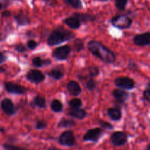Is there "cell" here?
I'll return each mask as SVG.
<instances>
[{
  "label": "cell",
  "mask_w": 150,
  "mask_h": 150,
  "mask_svg": "<svg viewBox=\"0 0 150 150\" xmlns=\"http://www.w3.org/2000/svg\"><path fill=\"white\" fill-rule=\"evenodd\" d=\"M87 48L91 53L98 59L107 64H113L116 61L115 54L105 45L97 40H90L87 43Z\"/></svg>",
  "instance_id": "6da1fadb"
},
{
  "label": "cell",
  "mask_w": 150,
  "mask_h": 150,
  "mask_svg": "<svg viewBox=\"0 0 150 150\" xmlns=\"http://www.w3.org/2000/svg\"><path fill=\"white\" fill-rule=\"evenodd\" d=\"M74 38V33L60 26V27L54 29L50 34L49 37L47 40V43L50 46H53V45H59L66 41L73 39Z\"/></svg>",
  "instance_id": "7a4b0ae2"
},
{
  "label": "cell",
  "mask_w": 150,
  "mask_h": 150,
  "mask_svg": "<svg viewBox=\"0 0 150 150\" xmlns=\"http://www.w3.org/2000/svg\"><path fill=\"white\" fill-rule=\"evenodd\" d=\"M111 23L119 29H127L131 26L133 21L125 15H117L111 18Z\"/></svg>",
  "instance_id": "3957f363"
},
{
  "label": "cell",
  "mask_w": 150,
  "mask_h": 150,
  "mask_svg": "<svg viewBox=\"0 0 150 150\" xmlns=\"http://www.w3.org/2000/svg\"><path fill=\"white\" fill-rule=\"evenodd\" d=\"M59 143L62 146H73L76 144V139L72 130H67L62 132L58 139Z\"/></svg>",
  "instance_id": "277c9868"
},
{
  "label": "cell",
  "mask_w": 150,
  "mask_h": 150,
  "mask_svg": "<svg viewBox=\"0 0 150 150\" xmlns=\"http://www.w3.org/2000/svg\"><path fill=\"white\" fill-rule=\"evenodd\" d=\"M72 48L70 45H65L55 48L52 53V57L59 61L66 60L71 53Z\"/></svg>",
  "instance_id": "5b68a950"
},
{
  "label": "cell",
  "mask_w": 150,
  "mask_h": 150,
  "mask_svg": "<svg viewBox=\"0 0 150 150\" xmlns=\"http://www.w3.org/2000/svg\"><path fill=\"white\" fill-rule=\"evenodd\" d=\"M114 83L117 87L122 89L131 90L136 86V82L129 77H118L114 80Z\"/></svg>",
  "instance_id": "8992f818"
},
{
  "label": "cell",
  "mask_w": 150,
  "mask_h": 150,
  "mask_svg": "<svg viewBox=\"0 0 150 150\" xmlns=\"http://www.w3.org/2000/svg\"><path fill=\"white\" fill-rule=\"evenodd\" d=\"M103 135V130L100 127L90 129L84 134L83 140L84 142H98Z\"/></svg>",
  "instance_id": "52a82bcc"
},
{
  "label": "cell",
  "mask_w": 150,
  "mask_h": 150,
  "mask_svg": "<svg viewBox=\"0 0 150 150\" xmlns=\"http://www.w3.org/2000/svg\"><path fill=\"white\" fill-rule=\"evenodd\" d=\"M111 144L115 146H124L127 142V135L125 132L116 131L112 133L110 138Z\"/></svg>",
  "instance_id": "ba28073f"
},
{
  "label": "cell",
  "mask_w": 150,
  "mask_h": 150,
  "mask_svg": "<svg viewBox=\"0 0 150 150\" xmlns=\"http://www.w3.org/2000/svg\"><path fill=\"white\" fill-rule=\"evenodd\" d=\"M26 79L31 83L38 84L45 80V76L42 72L38 70H31L26 74Z\"/></svg>",
  "instance_id": "9c48e42d"
},
{
  "label": "cell",
  "mask_w": 150,
  "mask_h": 150,
  "mask_svg": "<svg viewBox=\"0 0 150 150\" xmlns=\"http://www.w3.org/2000/svg\"><path fill=\"white\" fill-rule=\"evenodd\" d=\"M4 88L9 93L15 95H24L27 91V89L24 86L13 82H6L4 83Z\"/></svg>",
  "instance_id": "30bf717a"
},
{
  "label": "cell",
  "mask_w": 150,
  "mask_h": 150,
  "mask_svg": "<svg viewBox=\"0 0 150 150\" xmlns=\"http://www.w3.org/2000/svg\"><path fill=\"white\" fill-rule=\"evenodd\" d=\"M1 108L2 111L8 116H13L17 113V109L11 100L4 98L1 102Z\"/></svg>",
  "instance_id": "8fae6325"
},
{
  "label": "cell",
  "mask_w": 150,
  "mask_h": 150,
  "mask_svg": "<svg viewBox=\"0 0 150 150\" xmlns=\"http://www.w3.org/2000/svg\"><path fill=\"white\" fill-rule=\"evenodd\" d=\"M133 42L138 46H146L150 45V32L138 34L133 38Z\"/></svg>",
  "instance_id": "7c38bea8"
},
{
  "label": "cell",
  "mask_w": 150,
  "mask_h": 150,
  "mask_svg": "<svg viewBox=\"0 0 150 150\" xmlns=\"http://www.w3.org/2000/svg\"><path fill=\"white\" fill-rule=\"evenodd\" d=\"M112 95L114 96L116 101L118 103L121 104V105H123L125 103V101L127 100L129 97V95L127 92L122 90V89H114L112 92Z\"/></svg>",
  "instance_id": "4fadbf2b"
},
{
  "label": "cell",
  "mask_w": 150,
  "mask_h": 150,
  "mask_svg": "<svg viewBox=\"0 0 150 150\" xmlns=\"http://www.w3.org/2000/svg\"><path fill=\"white\" fill-rule=\"evenodd\" d=\"M67 114L78 120H83L87 116L86 111L83 108H70L67 111Z\"/></svg>",
  "instance_id": "5bb4252c"
},
{
  "label": "cell",
  "mask_w": 150,
  "mask_h": 150,
  "mask_svg": "<svg viewBox=\"0 0 150 150\" xmlns=\"http://www.w3.org/2000/svg\"><path fill=\"white\" fill-rule=\"evenodd\" d=\"M67 89L69 94L73 96H78L81 93V88L76 81H70L67 84Z\"/></svg>",
  "instance_id": "9a60e30c"
},
{
  "label": "cell",
  "mask_w": 150,
  "mask_h": 150,
  "mask_svg": "<svg viewBox=\"0 0 150 150\" xmlns=\"http://www.w3.org/2000/svg\"><path fill=\"white\" fill-rule=\"evenodd\" d=\"M79 19L81 23H87V22H94L96 19V17L92 15L88 14V13H73V16Z\"/></svg>",
  "instance_id": "2e32d148"
},
{
  "label": "cell",
  "mask_w": 150,
  "mask_h": 150,
  "mask_svg": "<svg viewBox=\"0 0 150 150\" xmlns=\"http://www.w3.org/2000/svg\"><path fill=\"white\" fill-rule=\"evenodd\" d=\"M14 19L16 21V23L20 26H26L30 23V19L26 15L23 13H18L14 16Z\"/></svg>",
  "instance_id": "e0dca14e"
},
{
  "label": "cell",
  "mask_w": 150,
  "mask_h": 150,
  "mask_svg": "<svg viewBox=\"0 0 150 150\" xmlns=\"http://www.w3.org/2000/svg\"><path fill=\"white\" fill-rule=\"evenodd\" d=\"M64 23L67 25L68 27L71 28L73 29H78L81 25L80 21L78 18H76L74 16H71V17H68L64 20Z\"/></svg>",
  "instance_id": "ac0fdd59"
},
{
  "label": "cell",
  "mask_w": 150,
  "mask_h": 150,
  "mask_svg": "<svg viewBox=\"0 0 150 150\" xmlns=\"http://www.w3.org/2000/svg\"><path fill=\"white\" fill-rule=\"evenodd\" d=\"M108 116L113 121H119L122 119V114L121 111L117 108H109L107 111Z\"/></svg>",
  "instance_id": "d6986e66"
},
{
  "label": "cell",
  "mask_w": 150,
  "mask_h": 150,
  "mask_svg": "<svg viewBox=\"0 0 150 150\" xmlns=\"http://www.w3.org/2000/svg\"><path fill=\"white\" fill-rule=\"evenodd\" d=\"M76 125V122L71 119L62 118L58 122L57 127L59 128H70Z\"/></svg>",
  "instance_id": "ffe728a7"
},
{
  "label": "cell",
  "mask_w": 150,
  "mask_h": 150,
  "mask_svg": "<svg viewBox=\"0 0 150 150\" xmlns=\"http://www.w3.org/2000/svg\"><path fill=\"white\" fill-rule=\"evenodd\" d=\"M51 61L49 59H42L39 57H35L32 59V65L35 67H41L43 65H49L51 64Z\"/></svg>",
  "instance_id": "44dd1931"
},
{
  "label": "cell",
  "mask_w": 150,
  "mask_h": 150,
  "mask_svg": "<svg viewBox=\"0 0 150 150\" xmlns=\"http://www.w3.org/2000/svg\"><path fill=\"white\" fill-rule=\"evenodd\" d=\"M51 108L54 112L59 113L63 110V105L62 102L59 100H53L51 103Z\"/></svg>",
  "instance_id": "7402d4cb"
},
{
  "label": "cell",
  "mask_w": 150,
  "mask_h": 150,
  "mask_svg": "<svg viewBox=\"0 0 150 150\" xmlns=\"http://www.w3.org/2000/svg\"><path fill=\"white\" fill-rule=\"evenodd\" d=\"M48 76L54 80H60L64 76V73L59 69H53L48 73Z\"/></svg>",
  "instance_id": "603a6c76"
},
{
  "label": "cell",
  "mask_w": 150,
  "mask_h": 150,
  "mask_svg": "<svg viewBox=\"0 0 150 150\" xmlns=\"http://www.w3.org/2000/svg\"><path fill=\"white\" fill-rule=\"evenodd\" d=\"M34 103L35 105L39 107L40 108H44L46 107V100L43 97H41L38 95L34 98Z\"/></svg>",
  "instance_id": "cb8c5ba5"
},
{
  "label": "cell",
  "mask_w": 150,
  "mask_h": 150,
  "mask_svg": "<svg viewBox=\"0 0 150 150\" xmlns=\"http://www.w3.org/2000/svg\"><path fill=\"white\" fill-rule=\"evenodd\" d=\"M64 1L66 4L70 5L73 8L76 9V10H79V9H81L83 7L81 0H64Z\"/></svg>",
  "instance_id": "d4e9b609"
},
{
  "label": "cell",
  "mask_w": 150,
  "mask_h": 150,
  "mask_svg": "<svg viewBox=\"0 0 150 150\" xmlns=\"http://www.w3.org/2000/svg\"><path fill=\"white\" fill-rule=\"evenodd\" d=\"M115 6L118 10H124L127 6L128 0H114Z\"/></svg>",
  "instance_id": "484cf974"
},
{
  "label": "cell",
  "mask_w": 150,
  "mask_h": 150,
  "mask_svg": "<svg viewBox=\"0 0 150 150\" xmlns=\"http://www.w3.org/2000/svg\"><path fill=\"white\" fill-rule=\"evenodd\" d=\"M88 72H89V76L91 78H94L99 75L100 70L96 66H90V67H88Z\"/></svg>",
  "instance_id": "4316f807"
},
{
  "label": "cell",
  "mask_w": 150,
  "mask_h": 150,
  "mask_svg": "<svg viewBox=\"0 0 150 150\" xmlns=\"http://www.w3.org/2000/svg\"><path fill=\"white\" fill-rule=\"evenodd\" d=\"M68 104L71 108H80L82 105V101L79 98H74L70 100L68 102Z\"/></svg>",
  "instance_id": "83f0119b"
},
{
  "label": "cell",
  "mask_w": 150,
  "mask_h": 150,
  "mask_svg": "<svg viewBox=\"0 0 150 150\" xmlns=\"http://www.w3.org/2000/svg\"><path fill=\"white\" fill-rule=\"evenodd\" d=\"M74 47L77 52H80L84 47L83 41L81 39H76L74 41Z\"/></svg>",
  "instance_id": "f1b7e54d"
},
{
  "label": "cell",
  "mask_w": 150,
  "mask_h": 150,
  "mask_svg": "<svg viewBox=\"0 0 150 150\" xmlns=\"http://www.w3.org/2000/svg\"><path fill=\"white\" fill-rule=\"evenodd\" d=\"M97 83L95 82V81L94 80L93 78H91L89 80L86 81V87L87 88V89H89V91H93L94 89L96 88Z\"/></svg>",
  "instance_id": "f546056e"
},
{
  "label": "cell",
  "mask_w": 150,
  "mask_h": 150,
  "mask_svg": "<svg viewBox=\"0 0 150 150\" xmlns=\"http://www.w3.org/2000/svg\"><path fill=\"white\" fill-rule=\"evenodd\" d=\"M2 147L4 150H29L18 147V146H14V145L10 144H4L2 145Z\"/></svg>",
  "instance_id": "4dcf8cb0"
},
{
  "label": "cell",
  "mask_w": 150,
  "mask_h": 150,
  "mask_svg": "<svg viewBox=\"0 0 150 150\" xmlns=\"http://www.w3.org/2000/svg\"><path fill=\"white\" fill-rule=\"evenodd\" d=\"M35 127L37 130H44L47 127V123L44 121H38L35 124Z\"/></svg>",
  "instance_id": "1f68e13d"
},
{
  "label": "cell",
  "mask_w": 150,
  "mask_h": 150,
  "mask_svg": "<svg viewBox=\"0 0 150 150\" xmlns=\"http://www.w3.org/2000/svg\"><path fill=\"white\" fill-rule=\"evenodd\" d=\"M26 45H27V48L29 50H35L38 46V43L35 40H29L27 42V43H26Z\"/></svg>",
  "instance_id": "d6a6232c"
},
{
  "label": "cell",
  "mask_w": 150,
  "mask_h": 150,
  "mask_svg": "<svg viewBox=\"0 0 150 150\" xmlns=\"http://www.w3.org/2000/svg\"><path fill=\"white\" fill-rule=\"evenodd\" d=\"M100 125L101 127L105 130H112L114 128V126L111 124V123L105 121H100Z\"/></svg>",
  "instance_id": "836d02e7"
},
{
  "label": "cell",
  "mask_w": 150,
  "mask_h": 150,
  "mask_svg": "<svg viewBox=\"0 0 150 150\" xmlns=\"http://www.w3.org/2000/svg\"><path fill=\"white\" fill-rule=\"evenodd\" d=\"M15 49L18 51V52L20 53H24L26 51V48L22 44H18L15 46Z\"/></svg>",
  "instance_id": "e575fe53"
},
{
  "label": "cell",
  "mask_w": 150,
  "mask_h": 150,
  "mask_svg": "<svg viewBox=\"0 0 150 150\" xmlns=\"http://www.w3.org/2000/svg\"><path fill=\"white\" fill-rule=\"evenodd\" d=\"M10 0H0V10L7 8L10 4Z\"/></svg>",
  "instance_id": "d590c367"
},
{
  "label": "cell",
  "mask_w": 150,
  "mask_h": 150,
  "mask_svg": "<svg viewBox=\"0 0 150 150\" xmlns=\"http://www.w3.org/2000/svg\"><path fill=\"white\" fill-rule=\"evenodd\" d=\"M144 98L146 100L150 102V89L144 90Z\"/></svg>",
  "instance_id": "8d00e7d4"
},
{
  "label": "cell",
  "mask_w": 150,
  "mask_h": 150,
  "mask_svg": "<svg viewBox=\"0 0 150 150\" xmlns=\"http://www.w3.org/2000/svg\"><path fill=\"white\" fill-rule=\"evenodd\" d=\"M6 60H7V57H6L2 52L0 51V64L3 63L4 62H5Z\"/></svg>",
  "instance_id": "74e56055"
},
{
  "label": "cell",
  "mask_w": 150,
  "mask_h": 150,
  "mask_svg": "<svg viewBox=\"0 0 150 150\" xmlns=\"http://www.w3.org/2000/svg\"><path fill=\"white\" fill-rule=\"evenodd\" d=\"M10 15H11V13H10V11H8V10H4V11H3L2 13H1L2 17H10Z\"/></svg>",
  "instance_id": "f35d334b"
},
{
  "label": "cell",
  "mask_w": 150,
  "mask_h": 150,
  "mask_svg": "<svg viewBox=\"0 0 150 150\" xmlns=\"http://www.w3.org/2000/svg\"><path fill=\"white\" fill-rule=\"evenodd\" d=\"M48 150H61V149H58V148H56V147H50Z\"/></svg>",
  "instance_id": "ab89813d"
},
{
  "label": "cell",
  "mask_w": 150,
  "mask_h": 150,
  "mask_svg": "<svg viewBox=\"0 0 150 150\" xmlns=\"http://www.w3.org/2000/svg\"><path fill=\"white\" fill-rule=\"evenodd\" d=\"M0 132H1V133H4V129L2 127H1V126H0Z\"/></svg>",
  "instance_id": "60d3db41"
},
{
  "label": "cell",
  "mask_w": 150,
  "mask_h": 150,
  "mask_svg": "<svg viewBox=\"0 0 150 150\" xmlns=\"http://www.w3.org/2000/svg\"><path fill=\"white\" fill-rule=\"evenodd\" d=\"M100 1H103V2H104V1H109V0H99Z\"/></svg>",
  "instance_id": "b9f144b4"
},
{
  "label": "cell",
  "mask_w": 150,
  "mask_h": 150,
  "mask_svg": "<svg viewBox=\"0 0 150 150\" xmlns=\"http://www.w3.org/2000/svg\"><path fill=\"white\" fill-rule=\"evenodd\" d=\"M146 149H147V150H150V144L147 146V148H146Z\"/></svg>",
  "instance_id": "7bdbcfd3"
},
{
  "label": "cell",
  "mask_w": 150,
  "mask_h": 150,
  "mask_svg": "<svg viewBox=\"0 0 150 150\" xmlns=\"http://www.w3.org/2000/svg\"><path fill=\"white\" fill-rule=\"evenodd\" d=\"M148 87H149V89H150V83H149V84H148Z\"/></svg>",
  "instance_id": "ee69618b"
}]
</instances>
